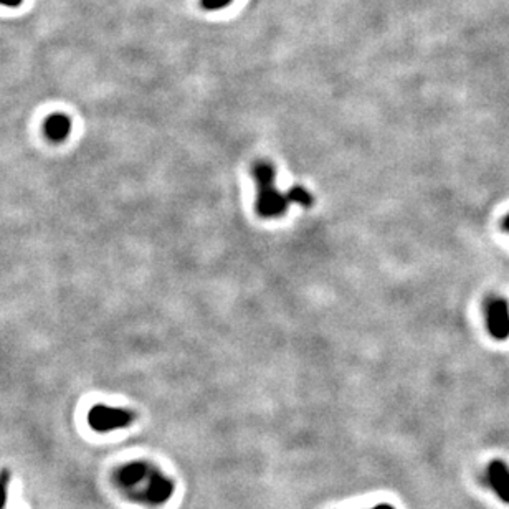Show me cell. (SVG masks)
Listing matches in <instances>:
<instances>
[{"mask_svg":"<svg viewBox=\"0 0 509 509\" xmlns=\"http://www.w3.org/2000/svg\"><path fill=\"white\" fill-rule=\"evenodd\" d=\"M288 197L291 204H296L299 207H304V209H311L314 205V195L306 189L304 185H291L288 190Z\"/></svg>","mask_w":509,"mask_h":509,"instance_id":"cell-8","label":"cell"},{"mask_svg":"<svg viewBox=\"0 0 509 509\" xmlns=\"http://www.w3.org/2000/svg\"><path fill=\"white\" fill-rule=\"evenodd\" d=\"M145 475H148V468L144 463H129L118 471L116 480L121 486L131 488L138 485Z\"/></svg>","mask_w":509,"mask_h":509,"instance_id":"cell-7","label":"cell"},{"mask_svg":"<svg viewBox=\"0 0 509 509\" xmlns=\"http://www.w3.org/2000/svg\"><path fill=\"white\" fill-rule=\"evenodd\" d=\"M22 4L24 0H0V5H4V7H9V9H19Z\"/></svg>","mask_w":509,"mask_h":509,"instance_id":"cell-11","label":"cell"},{"mask_svg":"<svg viewBox=\"0 0 509 509\" xmlns=\"http://www.w3.org/2000/svg\"><path fill=\"white\" fill-rule=\"evenodd\" d=\"M503 230L509 233V214L503 218Z\"/></svg>","mask_w":509,"mask_h":509,"instance_id":"cell-12","label":"cell"},{"mask_svg":"<svg viewBox=\"0 0 509 509\" xmlns=\"http://www.w3.org/2000/svg\"><path fill=\"white\" fill-rule=\"evenodd\" d=\"M488 480H490L498 498L509 505V466L505 461H491L490 466H488Z\"/></svg>","mask_w":509,"mask_h":509,"instance_id":"cell-4","label":"cell"},{"mask_svg":"<svg viewBox=\"0 0 509 509\" xmlns=\"http://www.w3.org/2000/svg\"><path fill=\"white\" fill-rule=\"evenodd\" d=\"M134 422V413L131 410L111 408L106 405H96L88 413V423L96 432H111V430L124 428Z\"/></svg>","mask_w":509,"mask_h":509,"instance_id":"cell-2","label":"cell"},{"mask_svg":"<svg viewBox=\"0 0 509 509\" xmlns=\"http://www.w3.org/2000/svg\"><path fill=\"white\" fill-rule=\"evenodd\" d=\"M71 131V119L66 114H51L45 119L43 133L51 143H61L68 138Z\"/></svg>","mask_w":509,"mask_h":509,"instance_id":"cell-5","label":"cell"},{"mask_svg":"<svg viewBox=\"0 0 509 509\" xmlns=\"http://www.w3.org/2000/svg\"><path fill=\"white\" fill-rule=\"evenodd\" d=\"M174 485L168 478L160 476L159 473H153L150 476V483L148 486V493H145V500L153 503V505H163L173 496Z\"/></svg>","mask_w":509,"mask_h":509,"instance_id":"cell-6","label":"cell"},{"mask_svg":"<svg viewBox=\"0 0 509 509\" xmlns=\"http://www.w3.org/2000/svg\"><path fill=\"white\" fill-rule=\"evenodd\" d=\"M252 175L257 185V200L254 210L258 217L274 220L287 214L291 202L288 192H283L277 185V168L269 160H258L253 164Z\"/></svg>","mask_w":509,"mask_h":509,"instance_id":"cell-1","label":"cell"},{"mask_svg":"<svg viewBox=\"0 0 509 509\" xmlns=\"http://www.w3.org/2000/svg\"><path fill=\"white\" fill-rule=\"evenodd\" d=\"M486 327L496 341L509 339V303L505 298L493 296L485 304Z\"/></svg>","mask_w":509,"mask_h":509,"instance_id":"cell-3","label":"cell"},{"mask_svg":"<svg viewBox=\"0 0 509 509\" xmlns=\"http://www.w3.org/2000/svg\"><path fill=\"white\" fill-rule=\"evenodd\" d=\"M5 501H7V475L2 473L0 476V508L5 505Z\"/></svg>","mask_w":509,"mask_h":509,"instance_id":"cell-10","label":"cell"},{"mask_svg":"<svg viewBox=\"0 0 509 509\" xmlns=\"http://www.w3.org/2000/svg\"><path fill=\"white\" fill-rule=\"evenodd\" d=\"M374 509H396V508L391 506V505H379V506H376Z\"/></svg>","mask_w":509,"mask_h":509,"instance_id":"cell-13","label":"cell"},{"mask_svg":"<svg viewBox=\"0 0 509 509\" xmlns=\"http://www.w3.org/2000/svg\"><path fill=\"white\" fill-rule=\"evenodd\" d=\"M230 2L232 0H202V7L207 10H217L227 7Z\"/></svg>","mask_w":509,"mask_h":509,"instance_id":"cell-9","label":"cell"}]
</instances>
